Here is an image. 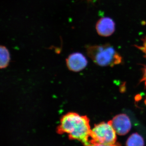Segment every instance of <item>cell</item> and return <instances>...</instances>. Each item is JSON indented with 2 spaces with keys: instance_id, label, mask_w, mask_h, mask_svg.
Here are the masks:
<instances>
[{
  "instance_id": "6da1fadb",
  "label": "cell",
  "mask_w": 146,
  "mask_h": 146,
  "mask_svg": "<svg viewBox=\"0 0 146 146\" xmlns=\"http://www.w3.org/2000/svg\"><path fill=\"white\" fill-rule=\"evenodd\" d=\"M57 132L59 134L66 133L70 139L80 141L85 146L90 144L91 129L86 116L76 112L67 113L60 119Z\"/></svg>"
},
{
  "instance_id": "7a4b0ae2",
  "label": "cell",
  "mask_w": 146,
  "mask_h": 146,
  "mask_svg": "<svg viewBox=\"0 0 146 146\" xmlns=\"http://www.w3.org/2000/svg\"><path fill=\"white\" fill-rule=\"evenodd\" d=\"M86 50L89 57L94 63L100 66L113 67L122 61L121 56L108 44L88 46Z\"/></svg>"
},
{
  "instance_id": "3957f363",
  "label": "cell",
  "mask_w": 146,
  "mask_h": 146,
  "mask_svg": "<svg viewBox=\"0 0 146 146\" xmlns=\"http://www.w3.org/2000/svg\"><path fill=\"white\" fill-rule=\"evenodd\" d=\"M116 132L109 121L96 125L91 130L90 143L113 145L117 141Z\"/></svg>"
},
{
  "instance_id": "277c9868",
  "label": "cell",
  "mask_w": 146,
  "mask_h": 146,
  "mask_svg": "<svg viewBox=\"0 0 146 146\" xmlns=\"http://www.w3.org/2000/svg\"><path fill=\"white\" fill-rule=\"evenodd\" d=\"M109 122L118 135H125L131 129V122L128 116L126 114L116 115Z\"/></svg>"
},
{
  "instance_id": "5b68a950",
  "label": "cell",
  "mask_w": 146,
  "mask_h": 146,
  "mask_svg": "<svg viewBox=\"0 0 146 146\" xmlns=\"http://www.w3.org/2000/svg\"><path fill=\"white\" fill-rule=\"evenodd\" d=\"M66 63L70 70L78 72L86 68L88 61L82 54L75 52L69 55L66 59Z\"/></svg>"
},
{
  "instance_id": "8992f818",
  "label": "cell",
  "mask_w": 146,
  "mask_h": 146,
  "mask_svg": "<svg viewBox=\"0 0 146 146\" xmlns=\"http://www.w3.org/2000/svg\"><path fill=\"white\" fill-rule=\"evenodd\" d=\"M115 25L114 21L108 17L101 18L96 25V29L98 34L103 36L112 35L115 31Z\"/></svg>"
},
{
  "instance_id": "52a82bcc",
  "label": "cell",
  "mask_w": 146,
  "mask_h": 146,
  "mask_svg": "<svg viewBox=\"0 0 146 146\" xmlns=\"http://www.w3.org/2000/svg\"><path fill=\"white\" fill-rule=\"evenodd\" d=\"M144 145L143 138L136 133L131 134L126 142V146H144Z\"/></svg>"
},
{
  "instance_id": "ba28073f",
  "label": "cell",
  "mask_w": 146,
  "mask_h": 146,
  "mask_svg": "<svg viewBox=\"0 0 146 146\" xmlns=\"http://www.w3.org/2000/svg\"><path fill=\"white\" fill-rule=\"evenodd\" d=\"M1 60L0 66L1 69L6 68L10 61V57L9 51L4 46H1L0 48Z\"/></svg>"
},
{
  "instance_id": "9c48e42d",
  "label": "cell",
  "mask_w": 146,
  "mask_h": 146,
  "mask_svg": "<svg viewBox=\"0 0 146 146\" xmlns=\"http://www.w3.org/2000/svg\"><path fill=\"white\" fill-rule=\"evenodd\" d=\"M143 45L142 46H136L142 51L143 52L146 58V36L143 39ZM141 81L144 82L146 85V66L145 68L144 69L143 76Z\"/></svg>"
},
{
  "instance_id": "30bf717a",
  "label": "cell",
  "mask_w": 146,
  "mask_h": 146,
  "mask_svg": "<svg viewBox=\"0 0 146 146\" xmlns=\"http://www.w3.org/2000/svg\"><path fill=\"white\" fill-rule=\"evenodd\" d=\"M88 146H121V145L117 143L115 144H113V145H102V144L96 143H90V144Z\"/></svg>"
},
{
  "instance_id": "8fae6325",
  "label": "cell",
  "mask_w": 146,
  "mask_h": 146,
  "mask_svg": "<svg viewBox=\"0 0 146 146\" xmlns=\"http://www.w3.org/2000/svg\"><path fill=\"white\" fill-rule=\"evenodd\" d=\"M145 104L146 105V100H145Z\"/></svg>"
}]
</instances>
